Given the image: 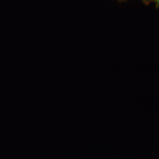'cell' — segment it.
<instances>
[{
  "label": "cell",
  "mask_w": 159,
  "mask_h": 159,
  "mask_svg": "<svg viewBox=\"0 0 159 159\" xmlns=\"http://www.w3.org/2000/svg\"><path fill=\"white\" fill-rule=\"evenodd\" d=\"M154 2H155L156 4L157 7H159V0H154Z\"/></svg>",
  "instance_id": "1"
},
{
  "label": "cell",
  "mask_w": 159,
  "mask_h": 159,
  "mask_svg": "<svg viewBox=\"0 0 159 159\" xmlns=\"http://www.w3.org/2000/svg\"><path fill=\"white\" fill-rule=\"evenodd\" d=\"M142 2H144L145 4H148V3L149 2V1L150 0H142Z\"/></svg>",
  "instance_id": "2"
},
{
  "label": "cell",
  "mask_w": 159,
  "mask_h": 159,
  "mask_svg": "<svg viewBox=\"0 0 159 159\" xmlns=\"http://www.w3.org/2000/svg\"><path fill=\"white\" fill-rule=\"evenodd\" d=\"M122 1H124V0H122Z\"/></svg>",
  "instance_id": "3"
}]
</instances>
